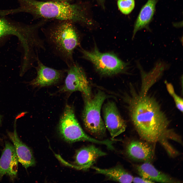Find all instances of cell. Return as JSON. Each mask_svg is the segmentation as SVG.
Here are the masks:
<instances>
[{
    "label": "cell",
    "instance_id": "20",
    "mask_svg": "<svg viewBox=\"0 0 183 183\" xmlns=\"http://www.w3.org/2000/svg\"><path fill=\"white\" fill-rule=\"evenodd\" d=\"M173 98L177 108L181 112H183V99L177 95L174 92L171 94Z\"/></svg>",
    "mask_w": 183,
    "mask_h": 183
},
{
    "label": "cell",
    "instance_id": "13",
    "mask_svg": "<svg viewBox=\"0 0 183 183\" xmlns=\"http://www.w3.org/2000/svg\"><path fill=\"white\" fill-rule=\"evenodd\" d=\"M150 143L145 141L132 140L128 143L125 148L126 156L136 161L150 162L154 157V150Z\"/></svg>",
    "mask_w": 183,
    "mask_h": 183
},
{
    "label": "cell",
    "instance_id": "22",
    "mask_svg": "<svg viewBox=\"0 0 183 183\" xmlns=\"http://www.w3.org/2000/svg\"><path fill=\"white\" fill-rule=\"evenodd\" d=\"M41 1H45L72 3V0H41Z\"/></svg>",
    "mask_w": 183,
    "mask_h": 183
},
{
    "label": "cell",
    "instance_id": "18",
    "mask_svg": "<svg viewBox=\"0 0 183 183\" xmlns=\"http://www.w3.org/2000/svg\"><path fill=\"white\" fill-rule=\"evenodd\" d=\"M158 0H148L141 9L134 24L132 39L136 32L147 27L154 14Z\"/></svg>",
    "mask_w": 183,
    "mask_h": 183
},
{
    "label": "cell",
    "instance_id": "2",
    "mask_svg": "<svg viewBox=\"0 0 183 183\" xmlns=\"http://www.w3.org/2000/svg\"><path fill=\"white\" fill-rule=\"evenodd\" d=\"M20 6L12 9L13 13H28L34 19L68 20L74 23L90 24L84 8L78 3L45 1L38 0H18Z\"/></svg>",
    "mask_w": 183,
    "mask_h": 183
},
{
    "label": "cell",
    "instance_id": "16",
    "mask_svg": "<svg viewBox=\"0 0 183 183\" xmlns=\"http://www.w3.org/2000/svg\"><path fill=\"white\" fill-rule=\"evenodd\" d=\"M142 177L151 181L163 183H179L178 181L157 169L150 162H145L136 167Z\"/></svg>",
    "mask_w": 183,
    "mask_h": 183
},
{
    "label": "cell",
    "instance_id": "21",
    "mask_svg": "<svg viewBox=\"0 0 183 183\" xmlns=\"http://www.w3.org/2000/svg\"><path fill=\"white\" fill-rule=\"evenodd\" d=\"M132 182L134 183H151L154 182L143 177H135L133 178Z\"/></svg>",
    "mask_w": 183,
    "mask_h": 183
},
{
    "label": "cell",
    "instance_id": "8",
    "mask_svg": "<svg viewBox=\"0 0 183 183\" xmlns=\"http://www.w3.org/2000/svg\"><path fill=\"white\" fill-rule=\"evenodd\" d=\"M64 84L60 90L61 92L79 91L83 95L90 97L92 96L91 88L82 68L77 63L68 67Z\"/></svg>",
    "mask_w": 183,
    "mask_h": 183
},
{
    "label": "cell",
    "instance_id": "10",
    "mask_svg": "<svg viewBox=\"0 0 183 183\" xmlns=\"http://www.w3.org/2000/svg\"><path fill=\"white\" fill-rule=\"evenodd\" d=\"M36 62L37 75L30 83L33 86L43 87L55 84L61 80L66 73V69H57L45 66L39 56Z\"/></svg>",
    "mask_w": 183,
    "mask_h": 183
},
{
    "label": "cell",
    "instance_id": "23",
    "mask_svg": "<svg viewBox=\"0 0 183 183\" xmlns=\"http://www.w3.org/2000/svg\"><path fill=\"white\" fill-rule=\"evenodd\" d=\"M2 122V117L0 115V124H1Z\"/></svg>",
    "mask_w": 183,
    "mask_h": 183
},
{
    "label": "cell",
    "instance_id": "5",
    "mask_svg": "<svg viewBox=\"0 0 183 183\" xmlns=\"http://www.w3.org/2000/svg\"><path fill=\"white\" fill-rule=\"evenodd\" d=\"M59 129L61 135L68 142L87 141L105 145L110 149L113 148V141L99 140L86 134L77 120L73 108L70 105H67L65 107L60 120Z\"/></svg>",
    "mask_w": 183,
    "mask_h": 183
},
{
    "label": "cell",
    "instance_id": "4",
    "mask_svg": "<svg viewBox=\"0 0 183 183\" xmlns=\"http://www.w3.org/2000/svg\"><path fill=\"white\" fill-rule=\"evenodd\" d=\"M83 95L84 106L82 117L86 130L97 138L105 135L106 127L101 115L102 104L108 96L103 92L99 90L90 97Z\"/></svg>",
    "mask_w": 183,
    "mask_h": 183
},
{
    "label": "cell",
    "instance_id": "14",
    "mask_svg": "<svg viewBox=\"0 0 183 183\" xmlns=\"http://www.w3.org/2000/svg\"><path fill=\"white\" fill-rule=\"evenodd\" d=\"M7 133L13 143L19 162L26 169L34 166L36 162L32 150L20 139L16 127L13 132L8 131Z\"/></svg>",
    "mask_w": 183,
    "mask_h": 183
},
{
    "label": "cell",
    "instance_id": "9",
    "mask_svg": "<svg viewBox=\"0 0 183 183\" xmlns=\"http://www.w3.org/2000/svg\"><path fill=\"white\" fill-rule=\"evenodd\" d=\"M103 113L105 127L112 138L117 136L125 131L126 122L114 102L108 101L104 104Z\"/></svg>",
    "mask_w": 183,
    "mask_h": 183
},
{
    "label": "cell",
    "instance_id": "11",
    "mask_svg": "<svg viewBox=\"0 0 183 183\" xmlns=\"http://www.w3.org/2000/svg\"><path fill=\"white\" fill-rule=\"evenodd\" d=\"M18 162L13 145L6 141L0 158V181L5 175L14 181L17 176Z\"/></svg>",
    "mask_w": 183,
    "mask_h": 183
},
{
    "label": "cell",
    "instance_id": "1",
    "mask_svg": "<svg viewBox=\"0 0 183 183\" xmlns=\"http://www.w3.org/2000/svg\"><path fill=\"white\" fill-rule=\"evenodd\" d=\"M131 94L126 100L132 122L141 138L150 143L160 142L164 145L167 139L174 140L176 134L168 128L169 121L156 100L147 93Z\"/></svg>",
    "mask_w": 183,
    "mask_h": 183
},
{
    "label": "cell",
    "instance_id": "3",
    "mask_svg": "<svg viewBox=\"0 0 183 183\" xmlns=\"http://www.w3.org/2000/svg\"><path fill=\"white\" fill-rule=\"evenodd\" d=\"M74 23L70 21L55 20L40 29L53 54L67 67L74 62L73 52L80 44V36Z\"/></svg>",
    "mask_w": 183,
    "mask_h": 183
},
{
    "label": "cell",
    "instance_id": "7",
    "mask_svg": "<svg viewBox=\"0 0 183 183\" xmlns=\"http://www.w3.org/2000/svg\"><path fill=\"white\" fill-rule=\"evenodd\" d=\"M80 51L82 57L91 62L102 75H114L125 72L129 68L128 63L122 61L113 53L100 52L96 47L91 51L82 49Z\"/></svg>",
    "mask_w": 183,
    "mask_h": 183
},
{
    "label": "cell",
    "instance_id": "15",
    "mask_svg": "<svg viewBox=\"0 0 183 183\" xmlns=\"http://www.w3.org/2000/svg\"><path fill=\"white\" fill-rule=\"evenodd\" d=\"M138 67L140 71L142 80L141 92L147 93L149 89L162 76L164 71L168 69L169 64L158 61L155 64L153 68L148 72L144 71L138 61H136Z\"/></svg>",
    "mask_w": 183,
    "mask_h": 183
},
{
    "label": "cell",
    "instance_id": "17",
    "mask_svg": "<svg viewBox=\"0 0 183 183\" xmlns=\"http://www.w3.org/2000/svg\"><path fill=\"white\" fill-rule=\"evenodd\" d=\"M91 168L96 173L104 175L108 179L120 183L132 182L133 177L120 165L109 169H103L93 166Z\"/></svg>",
    "mask_w": 183,
    "mask_h": 183
},
{
    "label": "cell",
    "instance_id": "12",
    "mask_svg": "<svg viewBox=\"0 0 183 183\" xmlns=\"http://www.w3.org/2000/svg\"><path fill=\"white\" fill-rule=\"evenodd\" d=\"M107 155L93 145L83 147L76 153L74 162L75 167L87 171L92 167L99 158Z\"/></svg>",
    "mask_w": 183,
    "mask_h": 183
},
{
    "label": "cell",
    "instance_id": "19",
    "mask_svg": "<svg viewBox=\"0 0 183 183\" xmlns=\"http://www.w3.org/2000/svg\"><path fill=\"white\" fill-rule=\"evenodd\" d=\"M134 0H118V7L123 14H128L130 13L135 6Z\"/></svg>",
    "mask_w": 183,
    "mask_h": 183
},
{
    "label": "cell",
    "instance_id": "6",
    "mask_svg": "<svg viewBox=\"0 0 183 183\" xmlns=\"http://www.w3.org/2000/svg\"><path fill=\"white\" fill-rule=\"evenodd\" d=\"M40 26L37 23L22 24L5 18L0 17V39L9 35L17 37L21 42L24 52H27L35 47L39 39Z\"/></svg>",
    "mask_w": 183,
    "mask_h": 183
}]
</instances>
